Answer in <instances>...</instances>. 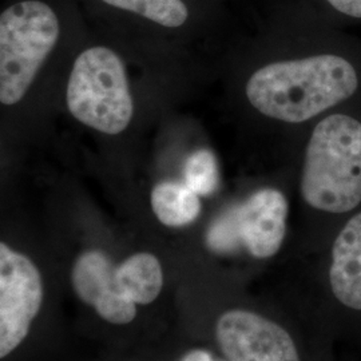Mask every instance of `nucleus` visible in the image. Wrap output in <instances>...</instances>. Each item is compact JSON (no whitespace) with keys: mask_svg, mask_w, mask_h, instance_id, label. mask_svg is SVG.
<instances>
[{"mask_svg":"<svg viewBox=\"0 0 361 361\" xmlns=\"http://www.w3.org/2000/svg\"><path fill=\"white\" fill-rule=\"evenodd\" d=\"M207 244L210 250L216 253H232L243 244V235L240 228L238 207L224 212L219 219L209 226L207 233Z\"/></svg>","mask_w":361,"mask_h":361,"instance_id":"4468645a","label":"nucleus"},{"mask_svg":"<svg viewBox=\"0 0 361 361\" xmlns=\"http://www.w3.org/2000/svg\"><path fill=\"white\" fill-rule=\"evenodd\" d=\"M71 284L78 298L94 308L104 322L126 325L135 319L137 305L125 296L116 280V265L102 250L83 252L75 259Z\"/></svg>","mask_w":361,"mask_h":361,"instance_id":"0eeeda50","label":"nucleus"},{"mask_svg":"<svg viewBox=\"0 0 361 361\" xmlns=\"http://www.w3.org/2000/svg\"><path fill=\"white\" fill-rule=\"evenodd\" d=\"M180 361H214L212 355L204 349H193L189 353H186Z\"/></svg>","mask_w":361,"mask_h":361,"instance_id":"dca6fc26","label":"nucleus"},{"mask_svg":"<svg viewBox=\"0 0 361 361\" xmlns=\"http://www.w3.org/2000/svg\"><path fill=\"white\" fill-rule=\"evenodd\" d=\"M337 11L353 18H361V0H328Z\"/></svg>","mask_w":361,"mask_h":361,"instance_id":"2eb2a0df","label":"nucleus"},{"mask_svg":"<svg viewBox=\"0 0 361 361\" xmlns=\"http://www.w3.org/2000/svg\"><path fill=\"white\" fill-rule=\"evenodd\" d=\"M44 296L37 265L6 243L0 244V357L18 348L30 334Z\"/></svg>","mask_w":361,"mask_h":361,"instance_id":"39448f33","label":"nucleus"},{"mask_svg":"<svg viewBox=\"0 0 361 361\" xmlns=\"http://www.w3.org/2000/svg\"><path fill=\"white\" fill-rule=\"evenodd\" d=\"M66 101L80 123L110 135L122 133L134 113L122 59L102 46L82 52L68 78Z\"/></svg>","mask_w":361,"mask_h":361,"instance_id":"20e7f679","label":"nucleus"},{"mask_svg":"<svg viewBox=\"0 0 361 361\" xmlns=\"http://www.w3.org/2000/svg\"><path fill=\"white\" fill-rule=\"evenodd\" d=\"M119 10L143 16L164 27H180L188 20L189 11L182 0H102Z\"/></svg>","mask_w":361,"mask_h":361,"instance_id":"f8f14e48","label":"nucleus"},{"mask_svg":"<svg viewBox=\"0 0 361 361\" xmlns=\"http://www.w3.org/2000/svg\"><path fill=\"white\" fill-rule=\"evenodd\" d=\"M219 348L228 361H300L290 335L255 312L232 310L216 324Z\"/></svg>","mask_w":361,"mask_h":361,"instance_id":"423d86ee","label":"nucleus"},{"mask_svg":"<svg viewBox=\"0 0 361 361\" xmlns=\"http://www.w3.org/2000/svg\"><path fill=\"white\" fill-rule=\"evenodd\" d=\"M329 281L341 304L361 310V213L349 219L336 238Z\"/></svg>","mask_w":361,"mask_h":361,"instance_id":"1a4fd4ad","label":"nucleus"},{"mask_svg":"<svg viewBox=\"0 0 361 361\" xmlns=\"http://www.w3.org/2000/svg\"><path fill=\"white\" fill-rule=\"evenodd\" d=\"M116 280L131 302L147 305L164 288L162 265L152 253H135L116 265Z\"/></svg>","mask_w":361,"mask_h":361,"instance_id":"9d476101","label":"nucleus"},{"mask_svg":"<svg viewBox=\"0 0 361 361\" xmlns=\"http://www.w3.org/2000/svg\"><path fill=\"white\" fill-rule=\"evenodd\" d=\"M61 34L56 13L39 0L15 3L0 16V102L18 104Z\"/></svg>","mask_w":361,"mask_h":361,"instance_id":"7ed1b4c3","label":"nucleus"},{"mask_svg":"<svg viewBox=\"0 0 361 361\" xmlns=\"http://www.w3.org/2000/svg\"><path fill=\"white\" fill-rule=\"evenodd\" d=\"M288 201L276 189H261L238 207L243 244L256 258L273 257L286 233Z\"/></svg>","mask_w":361,"mask_h":361,"instance_id":"6e6552de","label":"nucleus"},{"mask_svg":"<svg viewBox=\"0 0 361 361\" xmlns=\"http://www.w3.org/2000/svg\"><path fill=\"white\" fill-rule=\"evenodd\" d=\"M305 202L328 213H345L361 202V123L335 114L310 137L301 178Z\"/></svg>","mask_w":361,"mask_h":361,"instance_id":"f03ea898","label":"nucleus"},{"mask_svg":"<svg viewBox=\"0 0 361 361\" xmlns=\"http://www.w3.org/2000/svg\"><path fill=\"white\" fill-rule=\"evenodd\" d=\"M185 183L198 195H210L219 188V162L207 149H200L188 157L183 166Z\"/></svg>","mask_w":361,"mask_h":361,"instance_id":"ddd939ff","label":"nucleus"},{"mask_svg":"<svg viewBox=\"0 0 361 361\" xmlns=\"http://www.w3.org/2000/svg\"><path fill=\"white\" fill-rule=\"evenodd\" d=\"M357 86V74L347 59L317 55L259 68L249 79L246 95L264 116L300 123L348 99Z\"/></svg>","mask_w":361,"mask_h":361,"instance_id":"f257e3e1","label":"nucleus"},{"mask_svg":"<svg viewBox=\"0 0 361 361\" xmlns=\"http://www.w3.org/2000/svg\"><path fill=\"white\" fill-rule=\"evenodd\" d=\"M152 207L159 222L170 228L190 225L201 214L200 195L185 182L157 183L152 192Z\"/></svg>","mask_w":361,"mask_h":361,"instance_id":"9b49d317","label":"nucleus"}]
</instances>
